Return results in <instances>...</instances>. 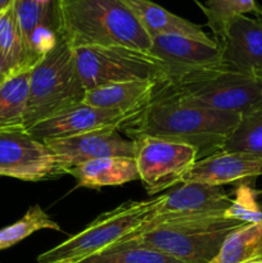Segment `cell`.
I'll use <instances>...</instances> for the list:
<instances>
[{"label": "cell", "mask_w": 262, "mask_h": 263, "mask_svg": "<svg viewBox=\"0 0 262 263\" xmlns=\"http://www.w3.org/2000/svg\"><path fill=\"white\" fill-rule=\"evenodd\" d=\"M31 69L8 76L0 84V131L25 128Z\"/></svg>", "instance_id": "d6986e66"}, {"label": "cell", "mask_w": 262, "mask_h": 263, "mask_svg": "<svg viewBox=\"0 0 262 263\" xmlns=\"http://www.w3.org/2000/svg\"><path fill=\"white\" fill-rule=\"evenodd\" d=\"M241 116L182 102L171 89L158 86L153 100L126 123L131 139L152 136L194 146L198 159L221 152Z\"/></svg>", "instance_id": "6da1fadb"}, {"label": "cell", "mask_w": 262, "mask_h": 263, "mask_svg": "<svg viewBox=\"0 0 262 263\" xmlns=\"http://www.w3.org/2000/svg\"><path fill=\"white\" fill-rule=\"evenodd\" d=\"M36 2L40 3V4H43V5H49V4H51L54 0H36Z\"/></svg>", "instance_id": "4dcf8cb0"}, {"label": "cell", "mask_w": 262, "mask_h": 263, "mask_svg": "<svg viewBox=\"0 0 262 263\" xmlns=\"http://www.w3.org/2000/svg\"><path fill=\"white\" fill-rule=\"evenodd\" d=\"M73 54L86 91L134 80L162 82L161 64L151 53L122 46H84L73 49Z\"/></svg>", "instance_id": "52a82bcc"}, {"label": "cell", "mask_w": 262, "mask_h": 263, "mask_svg": "<svg viewBox=\"0 0 262 263\" xmlns=\"http://www.w3.org/2000/svg\"><path fill=\"white\" fill-rule=\"evenodd\" d=\"M256 258H262V235H261V239H259V244H258V248H257Z\"/></svg>", "instance_id": "f546056e"}, {"label": "cell", "mask_w": 262, "mask_h": 263, "mask_svg": "<svg viewBox=\"0 0 262 263\" xmlns=\"http://www.w3.org/2000/svg\"><path fill=\"white\" fill-rule=\"evenodd\" d=\"M262 235V222L243 223L223 240L217 256L210 263H244L256 258Z\"/></svg>", "instance_id": "ffe728a7"}, {"label": "cell", "mask_w": 262, "mask_h": 263, "mask_svg": "<svg viewBox=\"0 0 262 263\" xmlns=\"http://www.w3.org/2000/svg\"><path fill=\"white\" fill-rule=\"evenodd\" d=\"M57 33L72 49L122 46L149 53L152 39L123 0H54Z\"/></svg>", "instance_id": "7a4b0ae2"}, {"label": "cell", "mask_w": 262, "mask_h": 263, "mask_svg": "<svg viewBox=\"0 0 262 263\" xmlns=\"http://www.w3.org/2000/svg\"><path fill=\"white\" fill-rule=\"evenodd\" d=\"M261 175L262 156L221 151L198 159L185 175L182 182H198L211 186H239L253 182Z\"/></svg>", "instance_id": "4fadbf2b"}, {"label": "cell", "mask_w": 262, "mask_h": 263, "mask_svg": "<svg viewBox=\"0 0 262 263\" xmlns=\"http://www.w3.org/2000/svg\"><path fill=\"white\" fill-rule=\"evenodd\" d=\"M158 90L156 80H134L104 85L86 91L84 103L138 116L153 100Z\"/></svg>", "instance_id": "2e32d148"}, {"label": "cell", "mask_w": 262, "mask_h": 263, "mask_svg": "<svg viewBox=\"0 0 262 263\" xmlns=\"http://www.w3.org/2000/svg\"><path fill=\"white\" fill-rule=\"evenodd\" d=\"M120 130H99L68 138L45 141L55 158L57 175L95 159L125 157L135 158V143L118 133Z\"/></svg>", "instance_id": "8fae6325"}, {"label": "cell", "mask_w": 262, "mask_h": 263, "mask_svg": "<svg viewBox=\"0 0 262 263\" xmlns=\"http://www.w3.org/2000/svg\"><path fill=\"white\" fill-rule=\"evenodd\" d=\"M256 197V192L249 185L236 186L235 197L225 211V217L240 223L262 222V211Z\"/></svg>", "instance_id": "4316f807"}, {"label": "cell", "mask_w": 262, "mask_h": 263, "mask_svg": "<svg viewBox=\"0 0 262 263\" xmlns=\"http://www.w3.org/2000/svg\"><path fill=\"white\" fill-rule=\"evenodd\" d=\"M240 225L225 216L148 217L118 243L130 241L182 263H210L226 236Z\"/></svg>", "instance_id": "3957f363"}, {"label": "cell", "mask_w": 262, "mask_h": 263, "mask_svg": "<svg viewBox=\"0 0 262 263\" xmlns=\"http://www.w3.org/2000/svg\"><path fill=\"white\" fill-rule=\"evenodd\" d=\"M136 115L116 109L92 107L81 103L63 112L40 121L27 128L28 133L38 140L45 141L53 139L68 138L99 130H121Z\"/></svg>", "instance_id": "7c38bea8"}, {"label": "cell", "mask_w": 262, "mask_h": 263, "mask_svg": "<svg viewBox=\"0 0 262 263\" xmlns=\"http://www.w3.org/2000/svg\"><path fill=\"white\" fill-rule=\"evenodd\" d=\"M0 76H5V77H8V74H7V69H5L4 57H3L2 51H0Z\"/></svg>", "instance_id": "f1b7e54d"}, {"label": "cell", "mask_w": 262, "mask_h": 263, "mask_svg": "<svg viewBox=\"0 0 262 263\" xmlns=\"http://www.w3.org/2000/svg\"><path fill=\"white\" fill-rule=\"evenodd\" d=\"M0 51L4 57L8 76L23 69H30L26 64L25 46L15 15L14 4L0 13Z\"/></svg>", "instance_id": "44dd1931"}, {"label": "cell", "mask_w": 262, "mask_h": 263, "mask_svg": "<svg viewBox=\"0 0 262 263\" xmlns=\"http://www.w3.org/2000/svg\"><path fill=\"white\" fill-rule=\"evenodd\" d=\"M5 79H7V77H5V76H0V84H2V82L4 81Z\"/></svg>", "instance_id": "d6a6232c"}, {"label": "cell", "mask_w": 262, "mask_h": 263, "mask_svg": "<svg viewBox=\"0 0 262 263\" xmlns=\"http://www.w3.org/2000/svg\"><path fill=\"white\" fill-rule=\"evenodd\" d=\"M244 263H262V258H254V259H251V261L244 262Z\"/></svg>", "instance_id": "1f68e13d"}, {"label": "cell", "mask_w": 262, "mask_h": 263, "mask_svg": "<svg viewBox=\"0 0 262 263\" xmlns=\"http://www.w3.org/2000/svg\"><path fill=\"white\" fill-rule=\"evenodd\" d=\"M171 90L188 104L235 113L241 117L262 109L261 80L229 66Z\"/></svg>", "instance_id": "8992f818"}, {"label": "cell", "mask_w": 262, "mask_h": 263, "mask_svg": "<svg viewBox=\"0 0 262 263\" xmlns=\"http://www.w3.org/2000/svg\"><path fill=\"white\" fill-rule=\"evenodd\" d=\"M57 175L53 152L26 128L0 131V176L40 181Z\"/></svg>", "instance_id": "30bf717a"}, {"label": "cell", "mask_w": 262, "mask_h": 263, "mask_svg": "<svg viewBox=\"0 0 262 263\" xmlns=\"http://www.w3.org/2000/svg\"><path fill=\"white\" fill-rule=\"evenodd\" d=\"M257 77H258V79H259V80H261V81H262V71H261V72H259V73H258V74H257Z\"/></svg>", "instance_id": "836d02e7"}, {"label": "cell", "mask_w": 262, "mask_h": 263, "mask_svg": "<svg viewBox=\"0 0 262 263\" xmlns=\"http://www.w3.org/2000/svg\"><path fill=\"white\" fill-rule=\"evenodd\" d=\"M149 53L161 64L162 82L158 86L171 89L228 66L217 43H204L188 36H154Z\"/></svg>", "instance_id": "ba28073f"}, {"label": "cell", "mask_w": 262, "mask_h": 263, "mask_svg": "<svg viewBox=\"0 0 262 263\" xmlns=\"http://www.w3.org/2000/svg\"><path fill=\"white\" fill-rule=\"evenodd\" d=\"M85 90L77 71L73 49L59 37V43L30 72L25 128L68 108L84 103Z\"/></svg>", "instance_id": "277c9868"}, {"label": "cell", "mask_w": 262, "mask_h": 263, "mask_svg": "<svg viewBox=\"0 0 262 263\" xmlns=\"http://www.w3.org/2000/svg\"><path fill=\"white\" fill-rule=\"evenodd\" d=\"M43 229L61 230V226L51 220L40 205L36 204L31 207L21 220L0 230V251L15 246Z\"/></svg>", "instance_id": "cb8c5ba5"}, {"label": "cell", "mask_w": 262, "mask_h": 263, "mask_svg": "<svg viewBox=\"0 0 262 263\" xmlns=\"http://www.w3.org/2000/svg\"><path fill=\"white\" fill-rule=\"evenodd\" d=\"M133 140L139 180L149 195L159 194L181 184L185 175L198 161L197 149L188 144L144 135Z\"/></svg>", "instance_id": "9c48e42d"}, {"label": "cell", "mask_w": 262, "mask_h": 263, "mask_svg": "<svg viewBox=\"0 0 262 263\" xmlns=\"http://www.w3.org/2000/svg\"><path fill=\"white\" fill-rule=\"evenodd\" d=\"M79 263H182L164 253L125 241L116 243Z\"/></svg>", "instance_id": "7402d4cb"}, {"label": "cell", "mask_w": 262, "mask_h": 263, "mask_svg": "<svg viewBox=\"0 0 262 263\" xmlns=\"http://www.w3.org/2000/svg\"><path fill=\"white\" fill-rule=\"evenodd\" d=\"M200 8L207 17V26L217 39L233 18L247 13L262 15V8L256 0H207L204 5L200 4Z\"/></svg>", "instance_id": "603a6c76"}, {"label": "cell", "mask_w": 262, "mask_h": 263, "mask_svg": "<svg viewBox=\"0 0 262 263\" xmlns=\"http://www.w3.org/2000/svg\"><path fill=\"white\" fill-rule=\"evenodd\" d=\"M66 174L73 176L79 186L89 187V189L120 186L139 180L135 158H125V157L95 159L73 167Z\"/></svg>", "instance_id": "ac0fdd59"}, {"label": "cell", "mask_w": 262, "mask_h": 263, "mask_svg": "<svg viewBox=\"0 0 262 263\" xmlns=\"http://www.w3.org/2000/svg\"><path fill=\"white\" fill-rule=\"evenodd\" d=\"M216 43L223 63L243 73L257 76L262 71V18L238 15L226 25Z\"/></svg>", "instance_id": "5bb4252c"}, {"label": "cell", "mask_w": 262, "mask_h": 263, "mask_svg": "<svg viewBox=\"0 0 262 263\" xmlns=\"http://www.w3.org/2000/svg\"><path fill=\"white\" fill-rule=\"evenodd\" d=\"M222 152L262 156V109L240 118V122L223 144Z\"/></svg>", "instance_id": "d4e9b609"}, {"label": "cell", "mask_w": 262, "mask_h": 263, "mask_svg": "<svg viewBox=\"0 0 262 263\" xmlns=\"http://www.w3.org/2000/svg\"><path fill=\"white\" fill-rule=\"evenodd\" d=\"M123 2L133 10L151 39L159 35H180L204 43H216V40L210 37L200 26L169 12L152 0H123Z\"/></svg>", "instance_id": "e0dca14e"}, {"label": "cell", "mask_w": 262, "mask_h": 263, "mask_svg": "<svg viewBox=\"0 0 262 263\" xmlns=\"http://www.w3.org/2000/svg\"><path fill=\"white\" fill-rule=\"evenodd\" d=\"M15 0H0V13H3L4 10H7L8 8L12 7L14 4Z\"/></svg>", "instance_id": "83f0119b"}, {"label": "cell", "mask_w": 262, "mask_h": 263, "mask_svg": "<svg viewBox=\"0 0 262 263\" xmlns=\"http://www.w3.org/2000/svg\"><path fill=\"white\" fill-rule=\"evenodd\" d=\"M14 10L17 15L18 26L22 35L23 46L26 53V64H27V48L28 41L33 31L44 23H53V3L49 5H43L36 0H15ZM30 68V67H28ZM32 69V68H30Z\"/></svg>", "instance_id": "484cf974"}, {"label": "cell", "mask_w": 262, "mask_h": 263, "mask_svg": "<svg viewBox=\"0 0 262 263\" xmlns=\"http://www.w3.org/2000/svg\"><path fill=\"white\" fill-rule=\"evenodd\" d=\"M161 199V194L151 200H133L102 213L86 229L63 243L44 252L38 263H79L118 243L139 228Z\"/></svg>", "instance_id": "5b68a950"}, {"label": "cell", "mask_w": 262, "mask_h": 263, "mask_svg": "<svg viewBox=\"0 0 262 263\" xmlns=\"http://www.w3.org/2000/svg\"><path fill=\"white\" fill-rule=\"evenodd\" d=\"M230 202L222 186L182 182L169 194H161L158 204L149 217L225 216Z\"/></svg>", "instance_id": "9a60e30c"}]
</instances>
